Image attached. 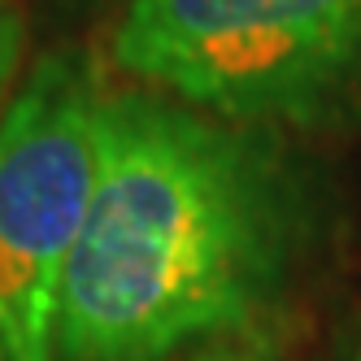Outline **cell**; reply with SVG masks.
I'll use <instances>...</instances> for the list:
<instances>
[{"instance_id": "cell-1", "label": "cell", "mask_w": 361, "mask_h": 361, "mask_svg": "<svg viewBox=\"0 0 361 361\" xmlns=\"http://www.w3.org/2000/svg\"><path fill=\"white\" fill-rule=\"evenodd\" d=\"M57 361H170L248 326L288 274L296 188L262 126L105 92Z\"/></svg>"}, {"instance_id": "cell-5", "label": "cell", "mask_w": 361, "mask_h": 361, "mask_svg": "<svg viewBox=\"0 0 361 361\" xmlns=\"http://www.w3.org/2000/svg\"><path fill=\"white\" fill-rule=\"evenodd\" d=\"M188 361H274V353L252 340H214V344L196 348Z\"/></svg>"}, {"instance_id": "cell-3", "label": "cell", "mask_w": 361, "mask_h": 361, "mask_svg": "<svg viewBox=\"0 0 361 361\" xmlns=\"http://www.w3.org/2000/svg\"><path fill=\"white\" fill-rule=\"evenodd\" d=\"M105 83L44 53L0 109V361H57L70 262L96 192Z\"/></svg>"}, {"instance_id": "cell-2", "label": "cell", "mask_w": 361, "mask_h": 361, "mask_svg": "<svg viewBox=\"0 0 361 361\" xmlns=\"http://www.w3.org/2000/svg\"><path fill=\"white\" fill-rule=\"evenodd\" d=\"M109 61L244 126L361 118V0H126Z\"/></svg>"}, {"instance_id": "cell-6", "label": "cell", "mask_w": 361, "mask_h": 361, "mask_svg": "<svg viewBox=\"0 0 361 361\" xmlns=\"http://www.w3.org/2000/svg\"><path fill=\"white\" fill-rule=\"evenodd\" d=\"M122 5H126V0H122Z\"/></svg>"}, {"instance_id": "cell-4", "label": "cell", "mask_w": 361, "mask_h": 361, "mask_svg": "<svg viewBox=\"0 0 361 361\" xmlns=\"http://www.w3.org/2000/svg\"><path fill=\"white\" fill-rule=\"evenodd\" d=\"M22 57H27V13L18 9V0H0V109L18 87Z\"/></svg>"}]
</instances>
